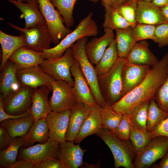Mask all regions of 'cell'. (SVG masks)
I'll list each match as a JSON object with an SVG mask.
<instances>
[{
    "instance_id": "obj_57",
    "label": "cell",
    "mask_w": 168,
    "mask_h": 168,
    "mask_svg": "<svg viewBox=\"0 0 168 168\" xmlns=\"http://www.w3.org/2000/svg\"><path fill=\"white\" fill-rule=\"evenodd\" d=\"M30 0H26L27 2L29 1Z\"/></svg>"
},
{
    "instance_id": "obj_51",
    "label": "cell",
    "mask_w": 168,
    "mask_h": 168,
    "mask_svg": "<svg viewBox=\"0 0 168 168\" xmlns=\"http://www.w3.org/2000/svg\"><path fill=\"white\" fill-rule=\"evenodd\" d=\"M160 8L166 21L168 22V4Z\"/></svg>"
},
{
    "instance_id": "obj_46",
    "label": "cell",
    "mask_w": 168,
    "mask_h": 168,
    "mask_svg": "<svg viewBox=\"0 0 168 168\" xmlns=\"http://www.w3.org/2000/svg\"><path fill=\"white\" fill-rule=\"evenodd\" d=\"M13 138L3 127L0 126V151L4 150L11 144Z\"/></svg>"
},
{
    "instance_id": "obj_32",
    "label": "cell",
    "mask_w": 168,
    "mask_h": 168,
    "mask_svg": "<svg viewBox=\"0 0 168 168\" xmlns=\"http://www.w3.org/2000/svg\"><path fill=\"white\" fill-rule=\"evenodd\" d=\"M168 118V112L159 107L154 99H151L147 109V131L153 132L163 121Z\"/></svg>"
},
{
    "instance_id": "obj_18",
    "label": "cell",
    "mask_w": 168,
    "mask_h": 168,
    "mask_svg": "<svg viewBox=\"0 0 168 168\" xmlns=\"http://www.w3.org/2000/svg\"><path fill=\"white\" fill-rule=\"evenodd\" d=\"M70 71L73 77V87L77 102L84 103L91 108L99 105L95 101L90 86L81 72L78 63L75 59Z\"/></svg>"
},
{
    "instance_id": "obj_34",
    "label": "cell",
    "mask_w": 168,
    "mask_h": 168,
    "mask_svg": "<svg viewBox=\"0 0 168 168\" xmlns=\"http://www.w3.org/2000/svg\"><path fill=\"white\" fill-rule=\"evenodd\" d=\"M25 136L13 138L11 145L6 149L0 151V167L12 164L16 161L19 150Z\"/></svg>"
},
{
    "instance_id": "obj_3",
    "label": "cell",
    "mask_w": 168,
    "mask_h": 168,
    "mask_svg": "<svg viewBox=\"0 0 168 168\" xmlns=\"http://www.w3.org/2000/svg\"><path fill=\"white\" fill-rule=\"evenodd\" d=\"M126 63L125 58L119 57L110 70L98 76L100 93L107 103L110 106L123 96L122 71Z\"/></svg>"
},
{
    "instance_id": "obj_9",
    "label": "cell",
    "mask_w": 168,
    "mask_h": 168,
    "mask_svg": "<svg viewBox=\"0 0 168 168\" xmlns=\"http://www.w3.org/2000/svg\"><path fill=\"white\" fill-rule=\"evenodd\" d=\"M51 84L52 94L49 100L51 111L70 110L77 102L73 87L63 80H55Z\"/></svg>"
},
{
    "instance_id": "obj_35",
    "label": "cell",
    "mask_w": 168,
    "mask_h": 168,
    "mask_svg": "<svg viewBox=\"0 0 168 168\" xmlns=\"http://www.w3.org/2000/svg\"><path fill=\"white\" fill-rule=\"evenodd\" d=\"M62 16L67 28L72 26L73 11L77 0H50Z\"/></svg>"
},
{
    "instance_id": "obj_22",
    "label": "cell",
    "mask_w": 168,
    "mask_h": 168,
    "mask_svg": "<svg viewBox=\"0 0 168 168\" xmlns=\"http://www.w3.org/2000/svg\"><path fill=\"white\" fill-rule=\"evenodd\" d=\"M149 45L145 40L136 42L125 58L126 62L149 67L156 64L158 60L149 49Z\"/></svg>"
},
{
    "instance_id": "obj_29",
    "label": "cell",
    "mask_w": 168,
    "mask_h": 168,
    "mask_svg": "<svg viewBox=\"0 0 168 168\" xmlns=\"http://www.w3.org/2000/svg\"><path fill=\"white\" fill-rule=\"evenodd\" d=\"M35 122L31 114L16 119H7L0 122V126L4 128L12 138L25 136Z\"/></svg>"
},
{
    "instance_id": "obj_8",
    "label": "cell",
    "mask_w": 168,
    "mask_h": 168,
    "mask_svg": "<svg viewBox=\"0 0 168 168\" xmlns=\"http://www.w3.org/2000/svg\"><path fill=\"white\" fill-rule=\"evenodd\" d=\"M168 150V137L157 136L138 153L133 161L134 168H147L162 158Z\"/></svg>"
},
{
    "instance_id": "obj_49",
    "label": "cell",
    "mask_w": 168,
    "mask_h": 168,
    "mask_svg": "<svg viewBox=\"0 0 168 168\" xmlns=\"http://www.w3.org/2000/svg\"><path fill=\"white\" fill-rule=\"evenodd\" d=\"M153 167L155 168H168V150L160 162L157 165L155 164Z\"/></svg>"
},
{
    "instance_id": "obj_47",
    "label": "cell",
    "mask_w": 168,
    "mask_h": 168,
    "mask_svg": "<svg viewBox=\"0 0 168 168\" xmlns=\"http://www.w3.org/2000/svg\"><path fill=\"white\" fill-rule=\"evenodd\" d=\"M153 138L157 136H163L168 137V118L163 121L152 132Z\"/></svg>"
},
{
    "instance_id": "obj_31",
    "label": "cell",
    "mask_w": 168,
    "mask_h": 168,
    "mask_svg": "<svg viewBox=\"0 0 168 168\" xmlns=\"http://www.w3.org/2000/svg\"><path fill=\"white\" fill-rule=\"evenodd\" d=\"M119 58L114 39L107 47L100 60L95 66V69L97 76L101 75L110 70Z\"/></svg>"
},
{
    "instance_id": "obj_41",
    "label": "cell",
    "mask_w": 168,
    "mask_h": 168,
    "mask_svg": "<svg viewBox=\"0 0 168 168\" xmlns=\"http://www.w3.org/2000/svg\"><path fill=\"white\" fill-rule=\"evenodd\" d=\"M130 131L129 116L126 114H123V118L118 126L110 131L116 137L124 140H129Z\"/></svg>"
},
{
    "instance_id": "obj_48",
    "label": "cell",
    "mask_w": 168,
    "mask_h": 168,
    "mask_svg": "<svg viewBox=\"0 0 168 168\" xmlns=\"http://www.w3.org/2000/svg\"><path fill=\"white\" fill-rule=\"evenodd\" d=\"M33 163L22 159L16 161L12 164L5 166L4 168H35Z\"/></svg>"
},
{
    "instance_id": "obj_2",
    "label": "cell",
    "mask_w": 168,
    "mask_h": 168,
    "mask_svg": "<svg viewBox=\"0 0 168 168\" xmlns=\"http://www.w3.org/2000/svg\"><path fill=\"white\" fill-rule=\"evenodd\" d=\"M98 33L97 26L92 19V13L90 12L79 22L73 31L55 46L44 50L42 52L43 57L44 59L59 58L79 39L85 37L95 36Z\"/></svg>"
},
{
    "instance_id": "obj_6",
    "label": "cell",
    "mask_w": 168,
    "mask_h": 168,
    "mask_svg": "<svg viewBox=\"0 0 168 168\" xmlns=\"http://www.w3.org/2000/svg\"><path fill=\"white\" fill-rule=\"evenodd\" d=\"M39 7L51 35L52 43L57 45L72 31L65 27L63 18L50 0H38Z\"/></svg>"
},
{
    "instance_id": "obj_24",
    "label": "cell",
    "mask_w": 168,
    "mask_h": 168,
    "mask_svg": "<svg viewBox=\"0 0 168 168\" xmlns=\"http://www.w3.org/2000/svg\"><path fill=\"white\" fill-rule=\"evenodd\" d=\"M9 59L20 68L40 65L44 59L42 52L36 51L25 46L16 49Z\"/></svg>"
},
{
    "instance_id": "obj_25",
    "label": "cell",
    "mask_w": 168,
    "mask_h": 168,
    "mask_svg": "<svg viewBox=\"0 0 168 168\" xmlns=\"http://www.w3.org/2000/svg\"><path fill=\"white\" fill-rule=\"evenodd\" d=\"M101 108L99 105L91 108L89 114L74 141V143H79L86 137L96 134L102 128Z\"/></svg>"
},
{
    "instance_id": "obj_56",
    "label": "cell",
    "mask_w": 168,
    "mask_h": 168,
    "mask_svg": "<svg viewBox=\"0 0 168 168\" xmlns=\"http://www.w3.org/2000/svg\"><path fill=\"white\" fill-rule=\"evenodd\" d=\"M17 0L18 1L21 2H24L26 0Z\"/></svg>"
},
{
    "instance_id": "obj_36",
    "label": "cell",
    "mask_w": 168,
    "mask_h": 168,
    "mask_svg": "<svg viewBox=\"0 0 168 168\" xmlns=\"http://www.w3.org/2000/svg\"><path fill=\"white\" fill-rule=\"evenodd\" d=\"M123 116L121 113L114 110L108 104L101 107V118L102 127L110 131L114 129L120 123Z\"/></svg>"
},
{
    "instance_id": "obj_20",
    "label": "cell",
    "mask_w": 168,
    "mask_h": 168,
    "mask_svg": "<svg viewBox=\"0 0 168 168\" xmlns=\"http://www.w3.org/2000/svg\"><path fill=\"white\" fill-rule=\"evenodd\" d=\"M105 33L99 37H95L87 42L85 50L90 61L96 65L98 63L107 47L115 39L113 30H104Z\"/></svg>"
},
{
    "instance_id": "obj_55",
    "label": "cell",
    "mask_w": 168,
    "mask_h": 168,
    "mask_svg": "<svg viewBox=\"0 0 168 168\" xmlns=\"http://www.w3.org/2000/svg\"><path fill=\"white\" fill-rule=\"evenodd\" d=\"M90 0L92 2L96 3L100 0Z\"/></svg>"
},
{
    "instance_id": "obj_16",
    "label": "cell",
    "mask_w": 168,
    "mask_h": 168,
    "mask_svg": "<svg viewBox=\"0 0 168 168\" xmlns=\"http://www.w3.org/2000/svg\"><path fill=\"white\" fill-rule=\"evenodd\" d=\"M7 0L21 11L22 13L21 16L24 17L25 20L24 28L28 29L47 26L46 21L39 9L38 0H30L27 3L16 0Z\"/></svg>"
},
{
    "instance_id": "obj_27",
    "label": "cell",
    "mask_w": 168,
    "mask_h": 168,
    "mask_svg": "<svg viewBox=\"0 0 168 168\" xmlns=\"http://www.w3.org/2000/svg\"><path fill=\"white\" fill-rule=\"evenodd\" d=\"M0 43L2 52L0 66L1 71L13 52L20 47L25 46L26 38L23 34L16 36L8 34L0 30Z\"/></svg>"
},
{
    "instance_id": "obj_50",
    "label": "cell",
    "mask_w": 168,
    "mask_h": 168,
    "mask_svg": "<svg viewBox=\"0 0 168 168\" xmlns=\"http://www.w3.org/2000/svg\"><path fill=\"white\" fill-rule=\"evenodd\" d=\"M152 2L156 6L161 8L168 4V0H153Z\"/></svg>"
},
{
    "instance_id": "obj_14",
    "label": "cell",
    "mask_w": 168,
    "mask_h": 168,
    "mask_svg": "<svg viewBox=\"0 0 168 168\" xmlns=\"http://www.w3.org/2000/svg\"><path fill=\"white\" fill-rule=\"evenodd\" d=\"M70 110L60 112L51 111L45 118L49 129L48 140L59 143L66 141L65 134L68 127Z\"/></svg>"
},
{
    "instance_id": "obj_21",
    "label": "cell",
    "mask_w": 168,
    "mask_h": 168,
    "mask_svg": "<svg viewBox=\"0 0 168 168\" xmlns=\"http://www.w3.org/2000/svg\"><path fill=\"white\" fill-rule=\"evenodd\" d=\"M52 90L47 86H41L34 88L30 108L31 114L35 122L45 118L51 111L48 99L49 93Z\"/></svg>"
},
{
    "instance_id": "obj_39",
    "label": "cell",
    "mask_w": 168,
    "mask_h": 168,
    "mask_svg": "<svg viewBox=\"0 0 168 168\" xmlns=\"http://www.w3.org/2000/svg\"><path fill=\"white\" fill-rule=\"evenodd\" d=\"M137 4L138 2L136 0H128L116 8L119 14L133 27L136 24Z\"/></svg>"
},
{
    "instance_id": "obj_45",
    "label": "cell",
    "mask_w": 168,
    "mask_h": 168,
    "mask_svg": "<svg viewBox=\"0 0 168 168\" xmlns=\"http://www.w3.org/2000/svg\"><path fill=\"white\" fill-rule=\"evenodd\" d=\"M3 96L0 95V122L7 119H16L25 117L31 114L30 109L26 112L18 115H12L7 113L4 110L3 105Z\"/></svg>"
},
{
    "instance_id": "obj_15",
    "label": "cell",
    "mask_w": 168,
    "mask_h": 168,
    "mask_svg": "<svg viewBox=\"0 0 168 168\" xmlns=\"http://www.w3.org/2000/svg\"><path fill=\"white\" fill-rule=\"evenodd\" d=\"M150 67L127 63L122 71L123 96L137 87L145 79Z\"/></svg>"
},
{
    "instance_id": "obj_33",
    "label": "cell",
    "mask_w": 168,
    "mask_h": 168,
    "mask_svg": "<svg viewBox=\"0 0 168 168\" xmlns=\"http://www.w3.org/2000/svg\"><path fill=\"white\" fill-rule=\"evenodd\" d=\"M104 19L103 26L105 30L108 29L113 30L132 27L119 13L117 9L112 6L105 8Z\"/></svg>"
},
{
    "instance_id": "obj_42",
    "label": "cell",
    "mask_w": 168,
    "mask_h": 168,
    "mask_svg": "<svg viewBox=\"0 0 168 168\" xmlns=\"http://www.w3.org/2000/svg\"><path fill=\"white\" fill-rule=\"evenodd\" d=\"M154 99L159 107L168 112V75L156 93Z\"/></svg>"
},
{
    "instance_id": "obj_23",
    "label": "cell",
    "mask_w": 168,
    "mask_h": 168,
    "mask_svg": "<svg viewBox=\"0 0 168 168\" xmlns=\"http://www.w3.org/2000/svg\"><path fill=\"white\" fill-rule=\"evenodd\" d=\"M136 22L156 26L167 22L160 8L152 2H138Z\"/></svg>"
},
{
    "instance_id": "obj_1",
    "label": "cell",
    "mask_w": 168,
    "mask_h": 168,
    "mask_svg": "<svg viewBox=\"0 0 168 168\" xmlns=\"http://www.w3.org/2000/svg\"><path fill=\"white\" fill-rule=\"evenodd\" d=\"M168 75V53L152 66L147 75L137 87L111 105L115 110L130 115L140 105L154 99Z\"/></svg>"
},
{
    "instance_id": "obj_38",
    "label": "cell",
    "mask_w": 168,
    "mask_h": 168,
    "mask_svg": "<svg viewBox=\"0 0 168 168\" xmlns=\"http://www.w3.org/2000/svg\"><path fill=\"white\" fill-rule=\"evenodd\" d=\"M150 101L145 102L136 107L129 115L133 124L139 129L145 132H147V113Z\"/></svg>"
},
{
    "instance_id": "obj_10",
    "label": "cell",
    "mask_w": 168,
    "mask_h": 168,
    "mask_svg": "<svg viewBox=\"0 0 168 168\" xmlns=\"http://www.w3.org/2000/svg\"><path fill=\"white\" fill-rule=\"evenodd\" d=\"M34 88L21 86L3 98V105L4 111L12 115L22 114L30 109Z\"/></svg>"
},
{
    "instance_id": "obj_40",
    "label": "cell",
    "mask_w": 168,
    "mask_h": 168,
    "mask_svg": "<svg viewBox=\"0 0 168 168\" xmlns=\"http://www.w3.org/2000/svg\"><path fill=\"white\" fill-rule=\"evenodd\" d=\"M155 28V25L136 24L132 27L133 34L136 42L146 39H151L154 41Z\"/></svg>"
},
{
    "instance_id": "obj_4",
    "label": "cell",
    "mask_w": 168,
    "mask_h": 168,
    "mask_svg": "<svg viewBox=\"0 0 168 168\" xmlns=\"http://www.w3.org/2000/svg\"><path fill=\"white\" fill-rule=\"evenodd\" d=\"M88 40L87 37L82 38L71 48L73 58L78 63L81 72L90 86L95 101L98 105L103 107L107 104L100 93L95 67L90 61L86 53L85 47Z\"/></svg>"
},
{
    "instance_id": "obj_19",
    "label": "cell",
    "mask_w": 168,
    "mask_h": 168,
    "mask_svg": "<svg viewBox=\"0 0 168 168\" xmlns=\"http://www.w3.org/2000/svg\"><path fill=\"white\" fill-rule=\"evenodd\" d=\"M86 151V149H82L79 144H74V142L66 141L59 143L58 157L63 168H77L81 166Z\"/></svg>"
},
{
    "instance_id": "obj_53",
    "label": "cell",
    "mask_w": 168,
    "mask_h": 168,
    "mask_svg": "<svg viewBox=\"0 0 168 168\" xmlns=\"http://www.w3.org/2000/svg\"><path fill=\"white\" fill-rule=\"evenodd\" d=\"M101 3L105 8L112 6V0H101Z\"/></svg>"
},
{
    "instance_id": "obj_54",
    "label": "cell",
    "mask_w": 168,
    "mask_h": 168,
    "mask_svg": "<svg viewBox=\"0 0 168 168\" xmlns=\"http://www.w3.org/2000/svg\"><path fill=\"white\" fill-rule=\"evenodd\" d=\"M137 2H152L153 0H136Z\"/></svg>"
},
{
    "instance_id": "obj_12",
    "label": "cell",
    "mask_w": 168,
    "mask_h": 168,
    "mask_svg": "<svg viewBox=\"0 0 168 168\" xmlns=\"http://www.w3.org/2000/svg\"><path fill=\"white\" fill-rule=\"evenodd\" d=\"M59 144L58 142L48 140L44 143L38 144L27 148L20 147L18 158L31 162L35 166L48 158L58 157Z\"/></svg>"
},
{
    "instance_id": "obj_7",
    "label": "cell",
    "mask_w": 168,
    "mask_h": 168,
    "mask_svg": "<svg viewBox=\"0 0 168 168\" xmlns=\"http://www.w3.org/2000/svg\"><path fill=\"white\" fill-rule=\"evenodd\" d=\"M74 59L71 48L67 49L61 57L44 59L40 65L45 73L53 77L55 80H63L73 86L74 81L70 71Z\"/></svg>"
},
{
    "instance_id": "obj_28",
    "label": "cell",
    "mask_w": 168,
    "mask_h": 168,
    "mask_svg": "<svg viewBox=\"0 0 168 168\" xmlns=\"http://www.w3.org/2000/svg\"><path fill=\"white\" fill-rule=\"evenodd\" d=\"M49 137V129L45 118L34 122L31 129L25 136L21 147L27 148L33 146L36 142L44 143Z\"/></svg>"
},
{
    "instance_id": "obj_5",
    "label": "cell",
    "mask_w": 168,
    "mask_h": 168,
    "mask_svg": "<svg viewBox=\"0 0 168 168\" xmlns=\"http://www.w3.org/2000/svg\"><path fill=\"white\" fill-rule=\"evenodd\" d=\"M110 149L114 160V167L134 168L133 161L137 152L130 140H124L114 136L108 129L102 127L96 134Z\"/></svg>"
},
{
    "instance_id": "obj_30",
    "label": "cell",
    "mask_w": 168,
    "mask_h": 168,
    "mask_svg": "<svg viewBox=\"0 0 168 168\" xmlns=\"http://www.w3.org/2000/svg\"><path fill=\"white\" fill-rule=\"evenodd\" d=\"M132 27L115 30V40L119 57L126 58L136 42L132 32Z\"/></svg>"
},
{
    "instance_id": "obj_13",
    "label": "cell",
    "mask_w": 168,
    "mask_h": 168,
    "mask_svg": "<svg viewBox=\"0 0 168 168\" xmlns=\"http://www.w3.org/2000/svg\"><path fill=\"white\" fill-rule=\"evenodd\" d=\"M16 76L21 86L35 88L45 86L52 91L51 84L55 80L51 76L44 72L40 65L27 68H18Z\"/></svg>"
},
{
    "instance_id": "obj_52",
    "label": "cell",
    "mask_w": 168,
    "mask_h": 168,
    "mask_svg": "<svg viewBox=\"0 0 168 168\" xmlns=\"http://www.w3.org/2000/svg\"><path fill=\"white\" fill-rule=\"evenodd\" d=\"M128 0H112V6L117 8Z\"/></svg>"
},
{
    "instance_id": "obj_11",
    "label": "cell",
    "mask_w": 168,
    "mask_h": 168,
    "mask_svg": "<svg viewBox=\"0 0 168 168\" xmlns=\"http://www.w3.org/2000/svg\"><path fill=\"white\" fill-rule=\"evenodd\" d=\"M7 23L24 35L26 40L25 46L40 52L50 48V46L52 40L47 26L27 29L19 27L7 22Z\"/></svg>"
},
{
    "instance_id": "obj_43",
    "label": "cell",
    "mask_w": 168,
    "mask_h": 168,
    "mask_svg": "<svg viewBox=\"0 0 168 168\" xmlns=\"http://www.w3.org/2000/svg\"><path fill=\"white\" fill-rule=\"evenodd\" d=\"M155 40L158 46L161 48L168 45V22L162 23L156 26Z\"/></svg>"
},
{
    "instance_id": "obj_44",
    "label": "cell",
    "mask_w": 168,
    "mask_h": 168,
    "mask_svg": "<svg viewBox=\"0 0 168 168\" xmlns=\"http://www.w3.org/2000/svg\"><path fill=\"white\" fill-rule=\"evenodd\" d=\"M35 168H63L61 162L58 157L47 158L37 164Z\"/></svg>"
},
{
    "instance_id": "obj_17",
    "label": "cell",
    "mask_w": 168,
    "mask_h": 168,
    "mask_svg": "<svg viewBox=\"0 0 168 168\" xmlns=\"http://www.w3.org/2000/svg\"><path fill=\"white\" fill-rule=\"evenodd\" d=\"M91 110V107L81 102H77L70 110L68 124L65 134L66 141L74 142Z\"/></svg>"
},
{
    "instance_id": "obj_37",
    "label": "cell",
    "mask_w": 168,
    "mask_h": 168,
    "mask_svg": "<svg viewBox=\"0 0 168 168\" xmlns=\"http://www.w3.org/2000/svg\"><path fill=\"white\" fill-rule=\"evenodd\" d=\"M130 129L129 140L137 154L147 146L154 138L151 133L139 129L135 127L131 121Z\"/></svg>"
},
{
    "instance_id": "obj_26",
    "label": "cell",
    "mask_w": 168,
    "mask_h": 168,
    "mask_svg": "<svg viewBox=\"0 0 168 168\" xmlns=\"http://www.w3.org/2000/svg\"><path fill=\"white\" fill-rule=\"evenodd\" d=\"M17 68L14 63L8 59L1 71L0 91L3 98L11 92L21 86L16 76Z\"/></svg>"
}]
</instances>
